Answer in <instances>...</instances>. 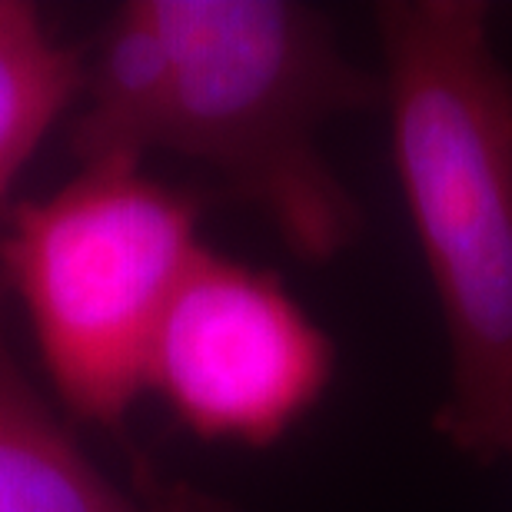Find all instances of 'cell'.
Returning <instances> with one entry per match:
<instances>
[{
	"label": "cell",
	"mask_w": 512,
	"mask_h": 512,
	"mask_svg": "<svg viewBox=\"0 0 512 512\" xmlns=\"http://www.w3.org/2000/svg\"><path fill=\"white\" fill-rule=\"evenodd\" d=\"M203 250L197 200L127 157L84 163L50 197L4 213L0 276L77 419L124 433L167 306Z\"/></svg>",
	"instance_id": "3957f363"
},
{
	"label": "cell",
	"mask_w": 512,
	"mask_h": 512,
	"mask_svg": "<svg viewBox=\"0 0 512 512\" xmlns=\"http://www.w3.org/2000/svg\"><path fill=\"white\" fill-rule=\"evenodd\" d=\"M333 363L273 273L203 250L153 340L147 393L203 439L270 446L320 403Z\"/></svg>",
	"instance_id": "277c9868"
},
{
	"label": "cell",
	"mask_w": 512,
	"mask_h": 512,
	"mask_svg": "<svg viewBox=\"0 0 512 512\" xmlns=\"http://www.w3.org/2000/svg\"><path fill=\"white\" fill-rule=\"evenodd\" d=\"M0 276V512H237L190 483L150 469L120 483L67 433L20 370L4 330Z\"/></svg>",
	"instance_id": "5b68a950"
},
{
	"label": "cell",
	"mask_w": 512,
	"mask_h": 512,
	"mask_svg": "<svg viewBox=\"0 0 512 512\" xmlns=\"http://www.w3.org/2000/svg\"><path fill=\"white\" fill-rule=\"evenodd\" d=\"M84 87V60L50 34L37 7L0 0V220L47 130Z\"/></svg>",
	"instance_id": "8992f818"
},
{
	"label": "cell",
	"mask_w": 512,
	"mask_h": 512,
	"mask_svg": "<svg viewBox=\"0 0 512 512\" xmlns=\"http://www.w3.org/2000/svg\"><path fill=\"white\" fill-rule=\"evenodd\" d=\"M80 97V163H143L153 150L200 163L306 263L360 240L363 210L320 137L330 120L383 104V84L343 54L316 7L133 0L84 67Z\"/></svg>",
	"instance_id": "6da1fadb"
},
{
	"label": "cell",
	"mask_w": 512,
	"mask_h": 512,
	"mask_svg": "<svg viewBox=\"0 0 512 512\" xmlns=\"http://www.w3.org/2000/svg\"><path fill=\"white\" fill-rule=\"evenodd\" d=\"M383 104L409 220L449 343L436 433L512 459V74L476 0L376 7Z\"/></svg>",
	"instance_id": "7a4b0ae2"
}]
</instances>
